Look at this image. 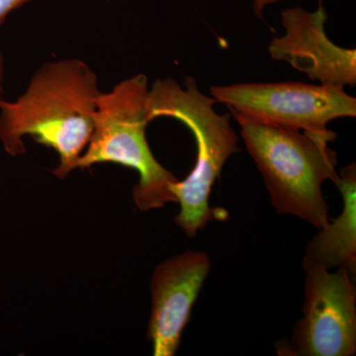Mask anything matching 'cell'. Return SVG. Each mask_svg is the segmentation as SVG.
I'll use <instances>...</instances> for the list:
<instances>
[{"instance_id": "cell-1", "label": "cell", "mask_w": 356, "mask_h": 356, "mask_svg": "<svg viewBox=\"0 0 356 356\" xmlns=\"http://www.w3.org/2000/svg\"><path fill=\"white\" fill-rule=\"evenodd\" d=\"M102 91L95 72L77 58L48 63L33 76L15 102L0 104V140L6 153L25 154L23 137L30 136L60 156L56 177L77 168L93 129Z\"/></svg>"}, {"instance_id": "cell-2", "label": "cell", "mask_w": 356, "mask_h": 356, "mask_svg": "<svg viewBox=\"0 0 356 356\" xmlns=\"http://www.w3.org/2000/svg\"><path fill=\"white\" fill-rule=\"evenodd\" d=\"M241 127L248 153L254 159L280 214L293 215L317 229L329 222V207L322 187L336 184L337 154L329 147L337 134L301 132L266 125L229 108Z\"/></svg>"}, {"instance_id": "cell-3", "label": "cell", "mask_w": 356, "mask_h": 356, "mask_svg": "<svg viewBox=\"0 0 356 356\" xmlns=\"http://www.w3.org/2000/svg\"><path fill=\"white\" fill-rule=\"evenodd\" d=\"M184 86L182 88L172 79H158L149 90L147 114L149 121L159 117L177 119L193 134L195 165L185 179L173 185L172 192L180 205L175 222L185 235L194 238L213 220L225 218L219 215L222 211L210 207V194L225 163L240 149L229 114H218L216 100L201 93L192 77L185 79Z\"/></svg>"}, {"instance_id": "cell-4", "label": "cell", "mask_w": 356, "mask_h": 356, "mask_svg": "<svg viewBox=\"0 0 356 356\" xmlns=\"http://www.w3.org/2000/svg\"><path fill=\"white\" fill-rule=\"evenodd\" d=\"M147 77L136 74L99 95L96 104L95 129L77 168L97 163H115L139 173L133 196L140 211L177 203L172 186L178 181L154 158L146 137L149 123Z\"/></svg>"}, {"instance_id": "cell-5", "label": "cell", "mask_w": 356, "mask_h": 356, "mask_svg": "<svg viewBox=\"0 0 356 356\" xmlns=\"http://www.w3.org/2000/svg\"><path fill=\"white\" fill-rule=\"evenodd\" d=\"M211 95L250 120L303 132H325L334 119L356 115L355 98L334 84L240 83L212 86Z\"/></svg>"}, {"instance_id": "cell-6", "label": "cell", "mask_w": 356, "mask_h": 356, "mask_svg": "<svg viewBox=\"0 0 356 356\" xmlns=\"http://www.w3.org/2000/svg\"><path fill=\"white\" fill-rule=\"evenodd\" d=\"M305 303L303 318L291 341L276 344L278 355L351 356L356 353V287L353 271L337 273L303 261Z\"/></svg>"}, {"instance_id": "cell-7", "label": "cell", "mask_w": 356, "mask_h": 356, "mask_svg": "<svg viewBox=\"0 0 356 356\" xmlns=\"http://www.w3.org/2000/svg\"><path fill=\"white\" fill-rule=\"evenodd\" d=\"M209 255L187 250L154 269L152 278V313L147 336L154 356H172L179 348L182 332L210 273Z\"/></svg>"}, {"instance_id": "cell-8", "label": "cell", "mask_w": 356, "mask_h": 356, "mask_svg": "<svg viewBox=\"0 0 356 356\" xmlns=\"http://www.w3.org/2000/svg\"><path fill=\"white\" fill-rule=\"evenodd\" d=\"M285 34L275 37L268 47L271 58L289 63L305 72L312 81L344 86L356 83L355 49H343L332 43L325 32L327 13L323 0L315 13L300 7L281 13Z\"/></svg>"}, {"instance_id": "cell-9", "label": "cell", "mask_w": 356, "mask_h": 356, "mask_svg": "<svg viewBox=\"0 0 356 356\" xmlns=\"http://www.w3.org/2000/svg\"><path fill=\"white\" fill-rule=\"evenodd\" d=\"M343 197V210L329 221L307 245L303 261L327 270L348 267L356 268V168L355 163L343 168L334 184Z\"/></svg>"}, {"instance_id": "cell-10", "label": "cell", "mask_w": 356, "mask_h": 356, "mask_svg": "<svg viewBox=\"0 0 356 356\" xmlns=\"http://www.w3.org/2000/svg\"><path fill=\"white\" fill-rule=\"evenodd\" d=\"M31 0H0V26L6 22L9 14Z\"/></svg>"}, {"instance_id": "cell-11", "label": "cell", "mask_w": 356, "mask_h": 356, "mask_svg": "<svg viewBox=\"0 0 356 356\" xmlns=\"http://www.w3.org/2000/svg\"><path fill=\"white\" fill-rule=\"evenodd\" d=\"M280 0H255L254 4V10L255 15L259 16V18L262 17V10L264 7L268 6V4L276 3Z\"/></svg>"}, {"instance_id": "cell-12", "label": "cell", "mask_w": 356, "mask_h": 356, "mask_svg": "<svg viewBox=\"0 0 356 356\" xmlns=\"http://www.w3.org/2000/svg\"><path fill=\"white\" fill-rule=\"evenodd\" d=\"M4 58L2 54L0 53V104L4 102Z\"/></svg>"}]
</instances>
